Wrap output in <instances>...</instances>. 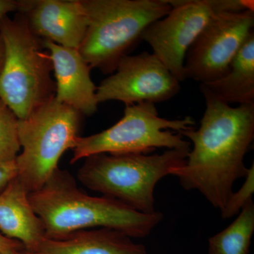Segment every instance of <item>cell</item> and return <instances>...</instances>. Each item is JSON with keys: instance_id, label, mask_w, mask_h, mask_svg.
<instances>
[{"instance_id": "4", "label": "cell", "mask_w": 254, "mask_h": 254, "mask_svg": "<svg viewBox=\"0 0 254 254\" xmlns=\"http://www.w3.org/2000/svg\"><path fill=\"white\" fill-rule=\"evenodd\" d=\"M190 148L165 150L158 154H96L85 158L78 181L102 195L141 213H155L158 182L185 164Z\"/></svg>"}, {"instance_id": "19", "label": "cell", "mask_w": 254, "mask_h": 254, "mask_svg": "<svg viewBox=\"0 0 254 254\" xmlns=\"http://www.w3.org/2000/svg\"><path fill=\"white\" fill-rule=\"evenodd\" d=\"M16 177V165L14 166H2L0 165V192Z\"/></svg>"}, {"instance_id": "20", "label": "cell", "mask_w": 254, "mask_h": 254, "mask_svg": "<svg viewBox=\"0 0 254 254\" xmlns=\"http://www.w3.org/2000/svg\"><path fill=\"white\" fill-rule=\"evenodd\" d=\"M20 9V1L14 0H0V23L9 13L18 11Z\"/></svg>"}, {"instance_id": "22", "label": "cell", "mask_w": 254, "mask_h": 254, "mask_svg": "<svg viewBox=\"0 0 254 254\" xmlns=\"http://www.w3.org/2000/svg\"><path fill=\"white\" fill-rule=\"evenodd\" d=\"M0 254H31L27 251L22 249V250H16L10 251V252H6V253H0Z\"/></svg>"}, {"instance_id": "7", "label": "cell", "mask_w": 254, "mask_h": 254, "mask_svg": "<svg viewBox=\"0 0 254 254\" xmlns=\"http://www.w3.org/2000/svg\"><path fill=\"white\" fill-rule=\"evenodd\" d=\"M190 117L168 120L159 117L154 103L127 105L124 116L108 129L78 137L72 149L71 164L96 154H148L158 148L189 149L190 143L180 133L194 128Z\"/></svg>"}, {"instance_id": "17", "label": "cell", "mask_w": 254, "mask_h": 254, "mask_svg": "<svg viewBox=\"0 0 254 254\" xmlns=\"http://www.w3.org/2000/svg\"><path fill=\"white\" fill-rule=\"evenodd\" d=\"M18 119L0 100V165L14 166L20 150Z\"/></svg>"}, {"instance_id": "1", "label": "cell", "mask_w": 254, "mask_h": 254, "mask_svg": "<svg viewBox=\"0 0 254 254\" xmlns=\"http://www.w3.org/2000/svg\"><path fill=\"white\" fill-rule=\"evenodd\" d=\"M205 110L199 128L182 132L192 148L185 164L172 171L185 190L200 192L214 208L225 207L249 168L245 157L254 138V105L230 106L200 88Z\"/></svg>"}, {"instance_id": "2", "label": "cell", "mask_w": 254, "mask_h": 254, "mask_svg": "<svg viewBox=\"0 0 254 254\" xmlns=\"http://www.w3.org/2000/svg\"><path fill=\"white\" fill-rule=\"evenodd\" d=\"M29 200L43 222L47 238L54 240L94 228L112 229L132 239L145 238L163 219L161 212L143 213L115 198L87 194L68 172L60 168L42 188L29 193Z\"/></svg>"}, {"instance_id": "6", "label": "cell", "mask_w": 254, "mask_h": 254, "mask_svg": "<svg viewBox=\"0 0 254 254\" xmlns=\"http://www.w3.org/2000/svg\"><path fill=\"white\" fill-rule=\"evenodd\" d=\"M81 114L54 98L18 120L21 153L16 160V177L28 193L43 187L58 170L60 158L72 150L78 136Z\"/></svg>"}, {"instance_id": "24", "label": "cell", "mask_w": 254, "mask_h": 254, "mask_svg": "<svg viewBox=\"0 0 254 254\" xmlns=\"http://www.w3.org/2000/svg\"></svg>"}, {"instance_id": "12", "label": "cell", "mask_w": 254, "mask_h": 254, "mask_svg": "<svg viewBox=\"0 0 254 254\" xmlns=\"http://www.w3.org/2000/svg\"><path fill=\"white\" fill-rule=\"evenodd\" d=\"M55 73V98L82 115L91 116L98 110L97 87L92 81L91 66L78 50L65 48L43 40Z\"/></svg>"}, {"instance_id": "3", "label": "cell", "mask_w": 254, "mask_h": 254, "mask_svg": "<svg viewBox=\"0 0 254 254\" xmlns=\"http://www.w3.org/2000/svg\"><path fill=\"white\" fill-rule=\"evenodd\" d=\"M0 37L4 47L0 100L18 120H23L54 98L53 64L43 39L33 33L21 13L1 21Z\"/></svg>"}, {"instance_id": "16", "label": "cell", "mask_w": 254, "mask_h": 254, "mask_svg": "<svg viewBox=\"0 0 254 254\" xmlns=\"http://www.w3.org/2000/svg\"><path fill=\"white\" fill-rule=\"evenodd\" d=\"M254 232L252 199L228 227L209 238L208 254H249Z\"/></svg>"}, {"instance_id": "5", "label": "cell", "mask_w": 254, "mask_h": 254, "mask_svg": "<svg viewBox=\"0 0 254 254\" xmlns=\"http://www.w3.org/2000/svg\"><path fill=\"white\" fill-rule=\"evenodd\" d=\"M88 18L78 51L91 68L113 73L120 60L142 40L150 24L172 6L168 0H82Z\"/></svg>"}, {"instance_id": "8", "label": "cell", "mask_w": 254, "mask_h": 254, "mask_svg": "<svg viewBox=\"0 0 254 254\" xmlns=\"http://www.w3.org/2000/svg\"><path fill=\"white\" fill-rule=\"evenodd\" d=\"M172 6L163 18L150 24L142 36L172 74L185 81L187 52L210 20L218 13L253 9L245 0H168Z\"/></svg>"}, {"instance_id": "10", "label": "cell", "mask_w": 254, "mask_h": 254, "mask_svg": "<svg viewBox=\"0 0 254 254\" xmlns=\"http://www.w3.org/2000/svg\"><path fill=\"white\" fill-rule=\"evenodd\" d=\"M113 74L97 87L98 103L123 102L130 105L171 99L179 93L180 82L155 55L143 52L120 60Z\"/></svg>"}, {"instance_id": "21", "label": "cell", "mask_w": 254, "mask_h": 254, "mask_svg": "<svg viewBox=\"0 0 254 254\" xmlns=\"http://www.w3.org/2000/svg\"><path fill=\"white\" fill-rule=\"evenodd\" d=\"M22 249H24V247L20 242L6 238L0 232V253H6L10 251Z\"/></svg>"}, {"instance_id": "11", "label": "cell", "mask_w": 254, "mask_h": 254, "mask_svg": "<svg viewBox=\"0 0 254 254\" xmlns=\"http://www.w3.org/2000/svg\"><path fill=\"white\" fill-rule=\"evenodd\" d=\"M18 12L41 39L79 49L88 27L82 0H22Z\"/></svg>"}, {"instance_id": "13", "label": "cell", "mask_w": 254, "mask_h": 254, "mask_svg": "<svg viewBox=\"0 0 254 254\" xmlns=\"http://www.w3.org/2000/svg\"><path fill=\"white\" fill-rule=\"evenodd\" d=\"M0 232L20 242L28 252L36 250L46 238L43 222L30 202L29 193L16 177L0 192Z\"/></svg>"}, {"instance_id": "9", "label": "cell", "mask_w": 254, "mask_h": 254, "mask_svg": "<svg viewBox=\"0 0 254 254\" xmlns=\"http://www.w3.org/2000/svg\"><path fill=\"white\" fill-rule=\"evenodd\" d=\"M254 26L252 9L215 14L187 52L185 78L202 84L225 76Z\"/></svg>"}, {"instance_id": "14", "label": "cell", "mask_w": 254, "mask_h": 254, "mask_svg": "<svg viewBox=\"0 0 254 254\" xmlns=\"http://www.w3.org/2000/svg\"><path fill=\"white\" fill-rule=\"evenodd\" d=\"M31 254H147L145 246L123 232L94 228L73 232L63 238L45 239Z\"/></svg>"}, {"instance_id": "18", "label": "cell", "mask_w": 254, "mask_h": 254, "mask_svg": "<svg viewBox=\"0 0 254 254\" xmlns=\"http://www.w3.org/2000/svg\"><path fill=\"white\" fill-rule=\"evenodd\" d=\"M245 181L237 191L232 192L225 207L221 210L222 218H231L240 213L242 209L252 200L254 192V164L249 168L248 173L245 177Z\"/></svg>"}, {"instance_id": "15", "label": "cell", "mask_w": 254, "mask_h": 254, "mask_svg": "<svg viewBox=\"0 0 254 254\" xmlns=\"http://www.w3.org/2000/svg\"><path fill=\"white\" fill-rule=\"evenodd\" d=\"M200 88L228 105H254V32L232 60L226 74L202 83Z\"/></svg>"}, {"instance_id": "23", "label": "cell", "mask_w": 254, "mask_h": 254, "mask_svg": "<svg viewBox=\"0 0 254 254\" xmlns=\"http://www.w3.org/2000/svg\"><path fill=\"white\" fill-rule=\"evenodd\" d=\"M3 58H4V47H3L2 41L0 37V68L2 64Z\"/></svg>"}]
</instances>
